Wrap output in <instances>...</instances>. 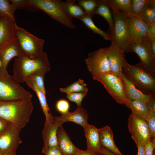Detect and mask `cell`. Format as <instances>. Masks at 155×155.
<instances>
[{"label":"cell","instance_id":"6da1fadb","mask_svg":"<svg viewBox=\"0 0 155 155\" xmlns=\"http://www.w3.org/2000/svg\"><path fill=\"white\" fill-rule=\"evenodd\" d=\"M31 98L0 101V117L23 128L33 109Z\"/></svg>","mask_w":155,"mask_h":155},{"label":"cell","instance_id":"7a4b0ae2","mask_svg":"<svg viewBox=\"0 0 155 155\" xmlns=\"http://www.w3.org/2000/svg\"><path fill=\"white\" fill-rule=\"evenodd\" d=\"M41 68L49 71L50 70L51 65L46 53L44 52L42 55L34 58L23 54L14 59L13 77L19 83H24L28 76Z\"/></svg>","mask_w":155,"mask_h":155},{"label":"cell","instance_id":"3957f363","mask_svg":"<svg viewBox=\"0 0 155 155\" xmlns=\"http://www.w3.org/2000/svg\"><path fill=\"white\" fill-rule=\"evenodd\" d=\"M123 72L126 78L144 94H155V78L147 72L138 63L133 65L125 59Z\"/></svg>","mask_w":155,"mask_h":155},{"label":"cell","instance_id":"277c9868","mask_svg":"<svg viewBox=\"0 0 155 155\" xmlns=\"http://www.w3.org/2000/svg\"><path fill=\"white\" fill-rule=\"evenodd\" d=\"M109 3L112 9L114 22L113 31L109 34L110 40L111 43L117 46L124 53L132 52V43L127 30V17L117 11Z\"/></svg>","mask_w":155,"mask_h":155},{"label":"cell","instance_id":"5b68a950","mask_svg":"<svg viewBox=\"0 0 155 155\" xmlns=\"http://www.w3.org/2000/svg\"><path fill=\"white\" fill-rule=\"evenodd\" d=\"M60 0H26L27 5L34 6L46 13L55 20L67 28H76L72 19L66 14Z\"/></svg>","mask_w":155,"mask_h":155},{"label":"cell","instance_id":"8992f818","mask_svg":"<svg viewBox=\"0 0 155 155\" xmlns=\"http://www.w3.org/2000/svg\"><path fill=\"white\" fill-rule=\"evenodd\" d=\"M32 95L21 86L7 71L0 73V101L32 98Z\"/></svg>","mask_w":155,"mask_h":155},{"label":"cell","instance_id":"52a82bcc","mask_svg":"<svg viewBox=\"0 0 155 155\" xmlns=\"http://www.w3.org/2000/svg\"><path fill=\"white\" fill-rule=\"evenodd\" d=\"M15 32L16 37L24 54L31 58L38 57L43 54L44 40L18 26L16 23Z\"/></svg>","mask_w":155,"mask_h":155},{"label":"cell","instance_id":"ba28073f","mask_svg":"<svg viewBox=\"0 0 155 155\" xmlns=\"http://www.w3.org/2000/svg\"><path fill=\"white\" fill-rule=\"evenodd\" d=\"M93 79L100 82L117 102L124 104L126 98L124 83L121 77L110 73L96 77Z\"/></svg>","mask_w":155,"mask_h":155},{"label":"cell","instance_id":"9c48e42d","mask_svg":"<svg viewBox=\"0 0 155 155\" xmlns=\"http://www.w3.org/2000/svg\"><path fill=\"white\" fill-rule=\"evenodd\" d=\"M150 40L148 36L142 41L132 43L131 49L140 59L138 63L145 71L155 78V56L151 49Z\"/></svg>","mask_w":155,"mask_h":155},{"label":"cell","instance_id":"30bf717a","mask_svg":"<svg viewBox=\"0 0 155 155\" xmlns=\"http://www.w3.org/2000/svg\"><path fill=\"white\" fill-rule=\"evenodd\" d=\"M88 71L93 78L111 73L107 58L106 48L99 49L90 52L85 59Z\"/></svg>","mask_w":155,"mask_h":155},{"label":"cell","instance_id":"8fae6325","mask_svg":"<svg viewBox=\"0 0 155 155\" xmlns=\"http://www.w3.org/2000/svg\"><path fill=\"white\" fill-rule=\"evenodd\" d=\"M127 125L131 137L136 145L145 146L152 139L149 128L145 119H140L131 113L129 117Z\"/></svg>","mask_w":155,"mask_h":155},{"label":"cell","instance_id":"7c38bea8","mask_svg":"<svg viewBox=\"0 0 155 155\" xmlns=\"http://www.w3.org/2000/svg\"><path fill=\"white\" fill-rule=\"evenodd\" d=\"M22 129L11 124L7 129L0 135V153L16 154V150L22 143L19 134Z\"/></svg>","mask_w":155,"mask_h":155},{"label":"cell","instance_id":"4fadbf2b","mask_svg":"<svg viewBox=\"0 0 155 155\" xmlns=\"http://www.w3.org/2000/svg\"><path fill=\"white\" fill-rule=\"evenodd\" d=\"M53 120L44 124L42 131L44 146L42 152L45 154L49 148L58 146L57 133L59 127L64 123L56 117H53Z\"/></svg>","mask_w":155,"mask_h":155},{"label":"cell","instance_id":"5bb4252c","mask_svg":"<svg viewBox=\"0 0 155 155\" xmlns=\"http://www.w3.org/2000/svg\"><path fill=\"white\" fill-rule=\"evenodd\" d=\"M127 17V31L132 44L142 42L147 37V25L137 17Z\"/></svg>","mask_w":155,"mask_h":155},{"label":"cell","instance_id":"9a60e30c","mask_svg":"<svg viewBox=\"0 0 155 155\" xmlns=\"http://www.w3.org/2000/svg\"><path fill=\"white\" fill-rule=\"evenodd\" d=\"M107 60L111 73L119 76L122 72L125 53L115 44L111 43L106 48Z\"/></svg>","mask_w":155,"mask_h":155},{"label":"cell","instance_id":"2e32d148","mask_svg":"<svg viewBox=\"0 0 155 155\" xmlns=\"http://www.w3.org/2000/svg\"><path fill=\"white\" fill-rule=\"evenodd\" d=\"M16 22L6 15H0V50L16 38Z\"/></svg>","mask_w":155,"mask_h":155},{"label":"cell","instance_id":"e0dca14e","mask_svg":"<svg viewBox=\"0 0 155 155\" xmlns=\"http://www.w3.org/2000/svg\"><path fill=\"white\" fill-rule=\"evenodd\" d=\"M24 54L16 38L0 50V59L2 64V72L7 71L9 61L13 57H18Z\"/></svg>","mask_w":155,"mask_h":155},{"label":"cell","instance_id":"ac0fdd59","mask_svg":"<svg viewBox=\"0 0 155 155\" xmlns=\"http://www.w3.org/2000/svg\"><path fill=\"white\" fill-rule=\"evenodd\" d=\"M57 139L58 147L63 155H75L80 150L72 143L62 125L58 128Z\"/></svg>","mask_w":155,"mask_h":155},{"label":"cell","instance_id":"d6986e66","mask_svg":"<svg viewBox=\"0 0 155 155\" xmlns=\"http://www.w3.org/2000/svg\"><path fill=\"white\" fill-rule=\"evenodd\" d=\"M57 118L63 123L66 122H72L80 125L84 129L89 125L88 122V114L86 110L83 107H78L73 112H69L62 115Z\"/></svg>","mask_w":155,"mask_h":155},{"label":"cell","instance_id":"ffe728a7","mask_svg":"<svg viewBox=\"0 0 155 155\" xmlns=\"http://www.w3.org/2000/svg\"><path fill=\"white\" fill-rule=\"evenodd\" d=\"M84 129L86 139L87 149L99 154H102V146L100 142L98 129L89 124Z\"/></svg>","mask_w":155,"mask_h":155},{"label":"cell","instance_id":"44dd1931","mask_svg":"<svg viewBox=\"0 0 155 155\" xmlns=\"http://www.w3.org/2000/svg\"><path fill=\"white\" fill-rule=\"evenodd\" d=\"M102 146L116 155H124L119 150L114 141L113 132L108 126L98 129Z\"/></svg>","mask_w":155,"mask_h":155},{"label":"cell","instance_id":"7402d4cb","mask_svg":"<svg viewBox=\"0 0 155 155\" xmlns=\"http://www.w3.org/2000/svg\"><path fill=\"white\" fill-rule=\"evenodd\" d=\"M123 80L124 85L125 96L129 100H141L147 102L151 95L145 94L138 89L125 77L123 72L119 75Z\"/></svg>","mask_w":155,"mask_h":155},{"label":"cell","instance_id":"603a6c76","mask_svg":"<svg viewBox=\"0 0 155 155\" xmlns=\"http://www.w3.org/2000/svg\"><path fill=\"white\" fill-rule=\"evenodd\" d=\"M25 82L29 87L31 88L36 93L39 100L41 106L45 117L44 123L47 124L52 121L53 120L47 104L45 94L37 86L34 82L31 79L27 78Z\"/></svg>","mask_w":155,"mask_h":155},{"label":"cell","instance_id":"cb8c5ba5","mask_svg":"<svg viewBox=\"0 0 155 155\" xmlns=\"http://www.w3.org/2000/svg\"><path fill=\"white\" fill-rule=\"evenodd\" d=\"M124 104L131 110L132 113L140 119L145 120L149 115L145 101L141 100H130L126 99Z\"/></svg>","mask_w":155,"mask_h":155},{"label":"cell","instance_id":"d4e9b609","mask_svg":"<svg viewBox=\"0 0 155 155\" xmlns=\"http://www.w3.org/2000/svg\"><path fill=\"white\" fill-rule=\"evenodd\" d=\"M94 14L99 15L104 18L109 25L110 32L113 31L114 22L113 13L107 0H97V6Z\"/></svg>","mask_w":155,"mask_h":155},{"label":"cell","instance_id":"484cf974","mask_svg":"<svg viewBox=\"0 0 155 155\" xmlns=\"http://www.w3.org/2000/svg\"><path fill=\"white\" fill-rule=\"evenodd\" d=\"M76 1H61V4L64 11L68 17L71 19L75 18L80 20L85 14L83 8L76 3Z\"/></svg>","mask_w":155,"mask_h":155},{"label":"cell","instance_id":"4316f807","mask_svg":"<svg viewBox=\"0 0 155 155\" xmlns=\"http://www.w3.org/2000/svg\"><path fill=\"white\" fill-rule=\"evenodd\" d=\"M147 25L155 23V0H148L138 17Z\"/></svg>","mask_w":155,"mask_h":155},{"label":"cell","instance_id":"83f0119b","mask_svg":"<svg viewBox=\"0 0 155 155\" xmlns=\"http://www.w3.org/2000/svg\"><path fill=\"white\" fill-rule=\"evenodd\" d=\"M92 17L85 15L80 20L84 24L87 28L91 30L94 33L100 35L106 40H110L109 34L97 27L94 23L92 19Z\"/></svg>","mask_w":155,"mask_h":155},{"label":"cell","instance_id":"f1b7e54d","mask_svg":"<svg viewBox=\"0 0 155 155\" xmlns=\"http://www.w3.org/2000/svg\"><path fill=\"white\" fill-rule=\"evenodd\" d=\"M107 1L116 10L126 16L130 11L132 6V0Z\"/></svg>","mask_w":155,"mask_h":155},{"label":"cell","instance_id":"f546056e","mask_svg":"<svg viewBox=\"0 0 155 155\" xmlns=\"http://www.w3.org/2000/svg\"><path fill=\"white\" fill-rule=\"evenodd\" d=\"M60 91L66 94L73 92H88L86 84L83 80L79 79L78 80L65 88L59 89Z\"/></svg>","mask_w":155,"mask_h":155},{"label":"cell","instance_id":"4dcf8cb0","mask_svg":"<svg viewBox=\"0 0 155 155\" xmlns=\"http://www.w3.org/2000/svg\"><path fill=\"white\" fill-rule=\"evenodd\" d=\"M48 71H49L45 69H40L34 71L27 78L33 80L45 94L46 91L44 84V77L45 74Z\"/></svg>","mask_w":155,"mask_h":155},{"label":"cell","instance_id":"1f68e13d","mask_svg":"<svg viewBox=\"0 0 155 155\" xmlns=\"http://www.w3.org/2000/svg\"><path fill=\"white\" fill-rule=\"evenodd\" d=\"M16 7L7 0H0V15H6L16 22L14 16Z\"/></svg>","mask_w":155,"mask_h":155},{"label":"cell","instance_id":"d6a6232c","mask_svg":"<svg viewBox=\"0 0 155 155\" xmlns=\"http://www.w3.org/2000/svg\"><path fill=\"white\" fill-rule=\"evenodd\" d=\"M77 3L83 9L85 15L93 16L97 4V0H79Z\"/></svg>","mask_w":155,"mask_h":155},{"label":"cell","instance_id":"836d02e7","mask_svg":"<svg viewBox=\"0 0 155 155\" xmlns=\"http://www.w3.org/2000/svg\"><path fill=\"white\" fill-rule=\"evenodd\" d=\"M148 0H132V6L129 13L127 16L130 17H138Z\"/></svg>","mask_w":155,"mask_h":155},{"label":"cell","instance_id":"e575fe53","mask_svg":"<svg viewBox=\"0 0 155 155\" xmlns=\"http://www.w3.org/2000/svg\"><path fill=\"white\" fill-rule=\"evenodd\" d=\"M88 92H73L66 94L67 98L70 101L75 103L78 107H81L82 102L86 96Z\"/></svg>","mask_w":155,"mask_h":155},{"label":"cell","instance_id":"d590c367","mask_svg":"<svg viewBox=\"0 0 155 155\" xmlns=\"http://www.w3.org/2000/svg\"><path fill=\"white\" fill-rule=\"evenodd\" d=\"M56 107L57 111L61 115L68 113L70 104L68 101L65 99H61L56 102Z\"/></svg>","mask_w":155,"mask_h":155},{"label":"cell","instance_id":"8d00e7d4","mask_svg":"<svg viewBox=\"0 0 155 155\" xmlns=\"http://www.w3.org/2000/svg\"><path fill=\"white\" fill-rule=\"evenodd\" d=\"M149 113L145 120L149 128L152 139L155 137V114Z\"/></svg>","mask_w":155,"mask_h":155},{"label":"cell","instance_id":"74e56055","mask_svg":"<svg viewBox=\"0 0 155 155\" xmlns=\"http://www.w3.org/2000/svg\"><path fill=\"white\" fill-rule=\"evenodd\" d=\"M146 105L149 113L155 114V94L150 96L146 102Z\"/></svg>","mask_w":155,"mask_h":155},{"label":"cell","instance_id":"f35d334b","mask_svg":"<svg viewBox=\"0 0 155 155\" xmlns=\"http://www.w3.org/2000/svg\"><path fill=\"white\" fill-rule=\"evenodd\" d=\"M147 36L150 40H155V23L148 25Z\"/></svg>","mask_w":155,"mask_h":155},{"label":"cell","instance_id":"ab89813d","mask_svg":"<svg viewBox=\"0 0 155 155\" xmlns=\"http://www.w3.org/2000/svg\"><path fill=\"white\" fill-rule=\"evenodd\" d=\"M146 155H154L153 150L155 144H153L151 140H149L145 145Z\"/></svg>","mask_w":155,"mask_h":155},{"label":"cell","instance_id":"60d3db41","mask_svg":"<svg viewBox=\"0 0 155 155\" xmlns=\"http://www.w3.org/2000/svg\"><path fill=\"white\" fill-rule=\"evenodd\" d=\"M11 124L9 122L0 117V135L7 129Z\"/></svg>","mask_w":155,"mask_h":155},{"label":"cell","instance_id":"b9f144b4","mask_svg":"<svg viewBox=\"0 0 155 155\" xmlns=\"http://www.w3.org/2000/svg\"><path fill=\"white\" fill-rule=\"evenodd\" d=\"M10 1L17 9H22L27 5L26 0H11Z\"/></svg>","mask_w":155,"mask_h":155},{"label":"cell","instance_id":"7bdbcfd3","mask_svg":"<svg viewBox=\"0 0 155 155\" xmlns=\"http://www.w3.org/2000/svg\"><path fill=\"white\" fill-rule=\"evenodd\" d=\"M45 155H63L59 150L58 146H56L49 148L47 150Z\"/></svg>","mask_w":155,"mask_h":155},{"label":"cell","instance_id":"ee69618b","mask_svg":"<svg viewBox=\"0 0 155 155\" xmlns=\"http://www.w3.org/2000/svg\"><path fill=\"white\" fill-rule=\"evenodd\" d=\"M99 154L89 150H83L80 149L75 155H98Z\"/></svg>","mask_w":155,"mask_h":155},{"label":"cell","instance_id":"f6af8a7d","mask_svg":"<svg viewBox=\"0 0 155 155\" xmlns=\"http://www.w3.org/2000/svg\"><path fill=\"white\" fill-rule=\"evenodd\" d=\"M136 146L137 148V155H146L145 146L139 144Z\"/></svg>","mask_w":155,"mask_h":155},{"label":"cell","instance_id":"bcb514c9","mask_svg":"<svg viewBox=\"0 0 155 155\" xmlns=\"http://www.w3.org/2000/svg\"><path fill=\"white\" fill-rule=\"evenodd\" d=\"M101 153L102 154L105 155H116L102 147V148Z\"/></svg>","mask_w":155,"mask_h":155},{"label":"cell","instance_id":"7dc6e473","mask_svg":"<svg viewBox=\"0 0 155 155\" xmlns=\"http://www.w3.org/2000/svg\"><path fill=\"white\" fill-rule=\"evenodd\" d=\"M2 72V64L0 59V73Z\"/></svg>","mask_w":155,"mask_h":155},{"label":"cell","instance_id":"c3c4849f","mask_svg":"<svg viewBox=\"0 0 155 155\" xmlns=\"http://www.w3.org/2000/svg\"><path fill=\"white\" fill-rule=\"evenodd\" d=\"M0 155H12L9 154H2L0 153Z\"/></svg>","mask_w":155,"mask_h":155},{"label":"cell","instance_id":"681fc988","mask_svg":"<svg viewBox=\"0 0 155 155\" xmlns=\"http://www.w3.org/2000/svg\"><path fill=\"white\" fill-rule=\"evenodd\" d=\"M98 155H105L104 154H99Z\"/></svg>","mask_w":155,"mask_h":155}]
</instances>
